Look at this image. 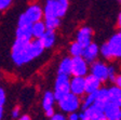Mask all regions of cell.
Returning <instances> with one entry per match:
<instances>
[{"instance_id":"obj_1","label":"cell","mask_w":121,"mask_h":120,"mask_svg":"<svg viewBox=\"0 0 121 120\" xmlns=\"http://www.w3.org/2000/svg\"><path fill=\"white\" fill-rule=\"evenodd\" d=\"M42 44L39 39L33 38L31 40L15 39L11 49V58L15 65L24 66L33 62L35 58H39L43 53Z\"/></svg>"},{"instance_id":"obj_2","label":"cell","mask_w":121,"mask_h":120,"mask_svg":"<svg viewBox=\"0 0 121 120\" xmlns=\"http://www.w3.org/2000/svg\"><path fill=\"white\" fill-rule=\"evenodd\" d=\"M99 54L106 60L119 58L121 56V35L120 33L113 34L107 42L99 48Z\"/></svg>"},{"instance_id":"obj_3","label":"cell","mask_w":121,"mask_h":120,"mask_svg":"<svg viewBox=\"0 0 121 120\" xmlns=\"http://www.w3.org/2000/svg\"><path fill=\"white\" fill-rule=\"evenodd\" d=\"M68 10V0H47L43 18H63Z\"/></svg>"},{"instance_id":"obj_4","label":"cell","mask_w":121,"mask_h":120,"mask_svg":"<svg viewBox=\"0 0 121 120\" xmlns=\"http://www.w3.org/2000/svg\"><path fill=\"white\" fill-rule=\"evenodd\" d=\"M58 102V107L60 109L66 114L75 113L80 108L81 106V100L80 96L73 94V93H67L66 95H64L63 98H60V100H57Z\"/></svg>"},{"instance_id":"obj_5","label":"cell","mask_w":121,"mask_h":120,"mask_svg":"<svg viewBox=\"0 0 121 120\" xmlns=\"http://www.w3.org/2000/svg\"><path fill=\"white\" fill-rule=\"evenodd\" d=\"M69 81H70L69 76L58 75L56 77L55 82H54V91H53V94H54V98L56 101L70 92Z\"/></svg>"},{"instance_id":"obj_6","label":"cell","mask_w":121,"mask_h":120,"mask_svg":"<svg viewBox=\"0 0 121 120\" xmlns=\"http://www.w3.org/2000/svg\"><path fill=\"white\" fill-rule=\"evenodd\" d=\"M16 39L20 40H31V23L24 16V14H21L17 21V29H16Z\"/></svg>"},{"instance_id":"obj_7","label":"cell","mask_w":121,"mask_h":120,"mask_svg":"<svg viewBox=\"0 0 121 120\" xmlns=\"http://www.w3.org/2000/svg\"><path fill=\"white\" fill-rule=\"evenodd\" d=\"M79 116H80V120H107L104 115L103 107L95 104L83 109Z\"/></svg>"},{"instance_id":"obj_8","label":"cell","mask_w":121,"mask_h":120,"mask_svg":"<svg viewBox=\"0 0 121 120\" xmlns=\"http://www.w3.org/2000/svg\"><path fill=\"white\" fill-rule=\"evenodd\" d=\"M89 64L82 56H73L71 58V75L84 77L88 75Z\"/></svg>"},{"instance_id":"obj_9","label":"cell","mask_w":121,"mask_h":120,"mask_svg":"<svg viewBox=\"0 0 121 120\" xmlns=\"http://www.w3.org/2000/svg\"><path fill=\"white\" fill-rule=\"evenodd\" d=\"M91 75L96 77L102 83L108 80V65L99 61H94L91 63Z\"/></svg>"},{"instance_id":"obj_10","label":"cell","mask_w":121,"mask_h":120,"mask_svg":"<svg viewBox=\"0 0 121 120\" xmlns=\"http://www.w3.org/2000/svg\"><path fill=\"white\" fill-rule=\"evenodd\" d=\"M23 14H24V16H25L31 24L35 22H38V21H41L43 18L42 8H41L39 4H37V3L30 4Z\"/></svg>"},{"instance_id":"obj_11","label":"cell","mask_w":121,"mask_h":120,"mask_svg":"<svg viewBox=\"0 0 121 120\" xmlns=\"http://www.w3.org/2000/svg\"><path fill=\"white\" fill-rule=\"evenodd\" d=\"M103 110L107 120H121V106L106 102Z\"/></svg>"},{"instance_id":"obj_12","label":"cell","mask_w":121,"mask_h":120,"mask_svg":"<svg viewBox=\"0 0 121 120\" xmlns=\"http://www.w3.org/2000/svg\"><path fill=\"white\" fill-rule=\"evenodd\" d=\"M98 55H99V48H98V45L94 42H91L90 44L86 45L83 48V52L81 56L88 62V64H91L92 62L97 60Z\"/></svg>"},{"instance_id":"obj_13","label":"cell","mask_w":121,"mask_h":120,"mask_svg":"<svg viewBox=\"0 0 121 120\" xmlns=\"http://www.w3.org/2000/svg\"><path fill=\"white\" fill-rule=\"evenodd\" d=\"M69 89L70 93L77 95V96H83L86 94L84 92V77H77L73 76L69 81Z\"/></svg>"},{"instance_id":"obj_14","label":"cell","mask_w":121,"mask_h":120,"mask_svg":"<svg viewBox=\"0 0 121 120\" xmlns=\"http://www.w3.org/2000/svg\"><path fill=\"white\" fill-rule=\"evenodd\" d=\"M101 87L102 82L93 75L90 74V75L84 76V92H86V94L97 92Z\"/></svg>"},{"instance_id":"obj_15","label":"cell","mask_w":121,"mask_h":120,"mask_svg":"<svg viewBox=\"0 0 121 120\" xmlns=\"http://www.w3.org/2000/svg\"><path fill=\"white\" fill-rule=\"evenodd\" d=\"M92 37H93V31L90 27L88 26H84V27L80 28L77 33V39L76 41L79 42L83 48L86 45L90 44L92 42Z\"/></svg>"},{"instance_id":"obj_16","label":"cell","mask_w":121,"mask_h":120,"mask_svg":"<svg viewBox=\"0 0 121 120\" xmlns=\"http://www.w3.org/2000/svg\"><path fill=\"white\" fill-rule=\"evenodd\" d=\"M39 41L42 44L43 49H50L55 44L56 41V35L54 33V30H49L47 29L42 36L39 38Z\"/></svg>"},{"instance_id":"obj_17","label":"cell","mask_w":121,"mask_h":120,"mask_svg":"<svg viewBox=\"0 0 121 120\" xmlns=\"http://www.w3.org/2000/svg\"><path fill=\"white\" fill-rule=\"evenodd\" d=\"M107 102L121 106V89L112 85L107 89Z\"/></svg>"},{"instance_id":"obj_18","label":"cell","mask_w":121,"mask_h":120,"mask_svg":"<svg viewBox=\"0 0 121 120\" xmlns=\"http://www.w3.org/2000/svg\"><path fill=\"white\" fill-rule=\"evenodd\" d=\"M58 75H71V58H64L58 64Z\"/></svg>"},{"instance_id":"obj_19","label":"cell","mask_w":121,"mask_h":120,"mask_svg":"<svg viewBox=\"0 0 121 120\" xmlns=\"http://www.w3.org/2000/svg\"><path fill=\"white\" fill-rule=\"evenodd\" d=\"M55 98L54 94L51 91H45V93L42 96V108L43 110H49L54 108V103H55Z\"/></svg>"},{"instance_id":"obj_20","label":"cell","mask_w":121,"mask_h":120,"mask_svg":"<svg viewBox=\"0 0 121 120\" xmlns=\"http://www.w3.org/2000/svg\"><path fill=\"white\" fill-rule=\"evenodd\" d=\"M45 30H47V28H45L44 23L42 21H38V22L31 24V35L35 39H39L44 34Z\"/></svg>"},{"instance_id":"obj_21","label":"cell","mask_w":121,"mask_h":120,"mask_svg":"<svg viewBox=\"0 0 121 120\" xmlns=\"http://www.w3.org/2000/svg\"><path fill=\"white\" fill-rule=\"evenodd\" d=\"M45 28L49 30H55L60 27V18H44Z\"/></svg>"},{"instance_id":"obj_22","label":"cell","mask_w":121,"mask_h":120,"mask_svg":"<svg viewBox=\"0 0 121 120\" xmlns=\"http://www.w3.org/2000/svg\"><path fill=\"white\" fill-rule=\"evenodd\" d=\"M95 98H96V92L86 94V96L83 98L82 102H81V106H80V107L82 108V110L90 107L91 105H93L94 103H95Z\"/></svg>"},{"instance_id":"obj_23","label":"cell","mask_w":121,"mask_h":120,"mask_svg":"<svg viewBox=\"0 0 121 120\" xmlns=\"http://www.w3.org/2000/svg\"><path fill=\"white\" fill-rule=\"evenodd\" d=\"M69 52H70L71 56H81L83 52V47L80 44L79 42L75 41L70 44V48H69Z\"/></svg>"},{"instance_id":"obj_24","label":"cell","mask_w":121,"mask_h":120,"mask_svg":"<svg viewBox=\"0 0 121 120\" xmlns=\"http://www.w3.org/2000/svg\"><path fill=\"white\" fill-rule=\"evenodd\" d=\"M117 75H118V71H117L116 67L115 66H108V80L112 81Z\"/></svg>"},{"instance_id":"obj_25","label":"cell","mask_w":121,"mask_h":120,"mask_svg":"<svg viewBox=\"0 0 121 120\" xmlns=\"http://www.w3.org/2000/svg\"><path fill=\"white\" fill-rule=\"evenodd\" d=\"M13 0H0V11H4L12 4Z\"/></svg>"},{"instance_id":"obj_26","label":"cell","mask_w":121,"mask_h":120,"mask_svg":"<svg viewBox=\"0 0 121 120\" xmlns=\"http://www.w3.org/2000/svg\"><path fill=\"white\" fill-rule=\"evenodd\" d=\"M50 120H67V117H66L64 114H56V113H54L50 117Z\"/></svg>"},{"instance_id":"obj_27","label":"cell","mask_w":121,"mask_h":120,"mask_svg":"<svg viewBox=\"0 0 121 120\" xmlns=\"http://www.w3.org/2000/svg\"><path fill=\"white\" fill-rule=\"evenodd\" d=\"M5 104V92L2 88H0V107H3Z\"/></svg>"},{"instance_id":"obj_28","label":"cell","mask_w":121,"mask_h":120,"mask_svg":"<svg viewBox=\"0 0 121 120\" xmlns=\"http://www.w3.org/2000/svg\"><path fill=\"white\" fill-rule=\"evenodd\" d=\"M20 113H21L20 106H15L12 110V117L14 118V119H17V118L20 117Z\"/></svg>"},{"instance_id":"obj_29","label":"cell","mask_w":121,"mask_h":120,"mask_svg":"<svg viewBox=\"0 0 121 120\" xmlns=\"http://www.w3.org/2000/svg\"><path fill=\"white\" fill-rule=\"evenodd\" d=\"M67 120H80V116H79V114L76 113V111L75 113H70L68 115Z\"/></svg>"},{"instance_id":"obj_30","label":"cell","mask_w":121,"mask_h":120,"mask_svg":"<svg viewBox=\"0 0 121 120\" xmlns=\"http://www.w3.org/2000/svg\"><path fill=\"white\" fill-rule=\"evenodd\" d=\"M112 82H113V85L119 87V88L121 87V76L119 75V74L116 76V77H115V79L112 80Z\"/></svg>"},{"instance_id":"obj_31","label":"cell","mask_w":121,"mask_h":120,"mask_svg":"<svg viewBox=\"0 0 121 120\" xmlns=\"http://www.w3.org/2000/svg\"><path fill=\"white\" fill-rule=\"evenodd\" d=\"M17 120H30V117L28 115H23L17 118Z\"/></svg>"},{"instance_id":"obj_32","label":"cell","mask_w":121,"mask_h":120,"mask_svg":"<svg viewBox=\"0 0 121 120\" xmlns=\"http://www.w3.org/2000/svg\"><path fill=\"white\" fill-rule=\"evenodd\" d=\"M3 117V107H0V120H2Z\"/></svg>"},{"instance_id":"obj_33","label":"cell","mask_w":121,"mask_h":120,"mask_svg":"<svg viewBox=\"0 0 121 120\" xmlns=\"http://www.w3.org/2000/svg\"><path fill=\"white\" fill-rule=\"evenodd\" d=\"M120 22H121V15H118V26H120Z\"/></svg>"},{"instance_id":"obj_34","label":"cell","mask_w":121,"mask_h":120,"mask_svg":"<svg viewBox=\"0 0 121 120\" xmlns=\"http://www.w3.org/2000/svg\"><path fill=\"white\" fill-rule=\"evenodd\" d=\"M118 1H120V0H118Z\"/></svg>"}]
</instances>
